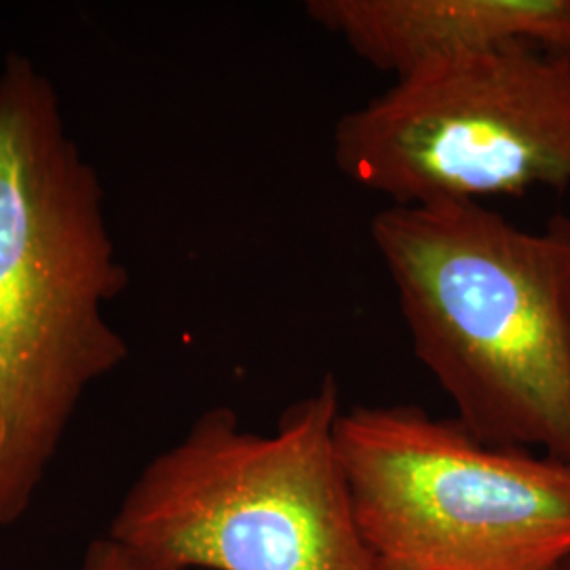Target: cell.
Listing matches in <instances>:
<instances>
[{
    "instance_id": "obj_4",
    "label": "cell",
    "mask_w": 570,
    "mask_h": 570,
    "mask_svg": "<svg viewBox=\"0 0 570 570\" xmlns=\"http://www.w3.org/2000/svg\"><path fill=\"white\" fill-rule=\"evenodd\" d=\"M336 454L383 570H558L570 463L497 446L416 406L343 410Z\"/></svg>"
},
{
    "instance_id": "obj_3",
    "label": "cell",
    "mask_w": 570,
    "mask_h": 570,
    "mask_svg": "<svg viewBox=\"0 0 570 570\" xmlns=\"http://www.w3.org/2000/svg\"><path fill=\"white\" fill-rule=\"evenodd\" d=\"M341 412L332 376L273 433L207 410L140 471L106 534L161 570H383L336 454Z\"/></svg>"
},
{
    "instance_id": "obj_8",
    "label": "cell",
    "mask_w": 570,
    "mask_h": 570,
    "mask_svg": "<svg viewBox=\"0 0 570 570\" xmlns=\"http://www.w3.org/2000/svg\"><path fill=\"white\" fill-rule=\"evenodd\" d=\"M558 570H570V558L569 560H567V562H564V564H562V567H560V569Z\"/></svg>"
},
{
    "instance_id": "obj_2",
    "label": "cell",
    "mask_w": 570,
    "mask_h": 570,
    "mask_svg": "<svg viewBox=\"0 0 570 570\" xmlns=\"http://www.w3.org/2000/svg\"><path fill=\"white\" fill-rule=\"evenodd\" d=\"M370 235L456 421L570 463V226L532 233L484 204L438 202L389 204Z\"/></svg>"
},
{
    "instance_id": "obj_1",
    "label": "cell",
    "mask_w": 570,
    "mask_h": 570,
    "mask_svg": "<svg viewBox=\"0 0 570 570\" xmlns=\"http://www.w3.org/2000/svg\"><path fill=\"white\" fill-rule=\"evenodd\" d=\"M127 284L96 169L51 81L0 70V530L30 510L82 395L127 357L106 306Z\"/></svg>"
},
{
    "instance_id": "obj_6",
    "label": "cell",
    "mask_w": 570,
    "mask_h": 570,
    "mask_svg": "<svg viewBox=\"0 0 570 570\" xmlns=\"http://www.w3.org/2000/svg\"><path fill=\"white\" fill-rule=\"evenodd\" d=\"M305 13L393 77L513 45L570 58V0H308Z\"/></svg>"
},
{
    "instance_id": "obj_7",
    "label": "cell",
    "mask_w": 570,
    "mask_h": 570,
    "mask_svg": "<svg viewBox=\"0 0 570 570\" xmlns=\"http://www.w3.org/2000/svg\"><path fill=\"white\" fill-rule=\"evenodd\" d=\"M79 570H161L150 567L136 558L131 551L125 550L108 534L91 541L82 553Z\"/></svg>"
},
{
    "instance_id": "obj_5",
    "label": "cell",
    "mask_w": 570,
    "mask_h": 570,
    "mask_svg": "<svg viewBox=\"0 0 570 570\" xmlns=\"http://www.w3.org/2000/svg\"><path fill=\"white\" fill-rule=\"evenodd\" d=\"M334 161L391 205L570 186V58L513 45L416 66L334 127Z\"/></svg>"
}]
</instances>
